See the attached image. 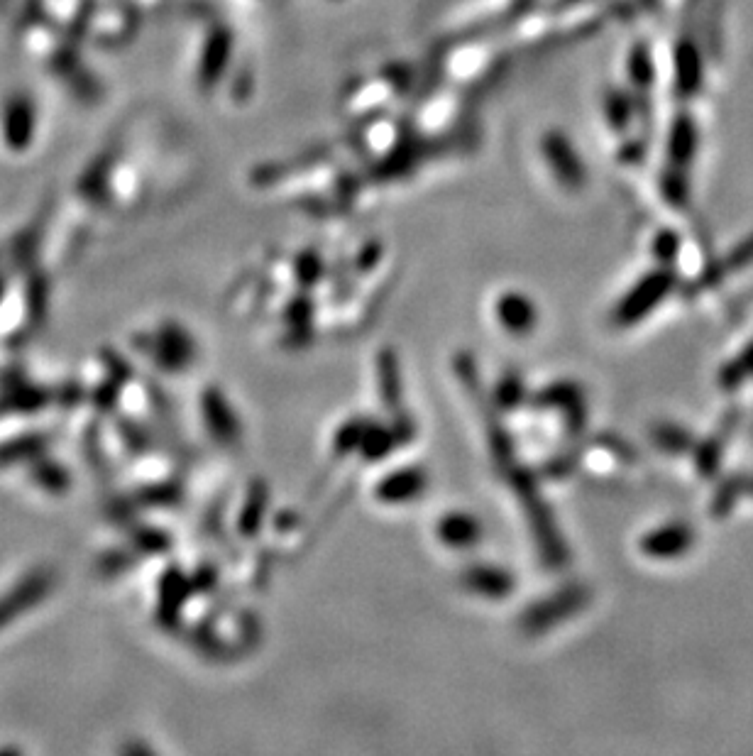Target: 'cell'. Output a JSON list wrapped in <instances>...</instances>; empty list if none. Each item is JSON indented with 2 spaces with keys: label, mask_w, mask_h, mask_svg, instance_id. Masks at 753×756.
<instances>
[{
  "label": "cell",
  "mask_w": 753,
  "mask_h": 756,
  "mask_svg": "<svg viewBox=\"0 0 753 756\" xmlns=\"http://www.w3.org/2000/svg\"><path fill=\"white\" fill-rule=\"evenodd\" d=\"M692 544V529L685 524H668L643 536L641 549L653 558H675L685 553Z\"/></svg>",
  "instance_id": "obj_2"
},
{
  "label": "cell",
  "mask_w": 753,
  "mask_h": 756,
  "mask_svg": "<svg viewBox=\"0 0 753 756\" xmlns=\"http://www.w3.org/2000/svg\"><path fill=\"white\" fill-rule=\"evenodd\" d=\"M502 390H511V392H521V380H519V377H516V380H509V382H504V387H502ZM516 402H519V397H511V399H504V407H511V404H516Z\"/></svg>",
  "instance_id": "obj_10"
},
{
  "label": "cell",
  "mask_w": 753,
  "mask_h": 756,
  "mask_svg": "<svg viewBox=\"0 0 753 756\" xmlns=\"http://www.w3.org/2000/svg\"><path fill=\"white\" fill-rule=\"evenodd\" d=\"M497 314H499V321H502V326L507 328L509 333H516V336L529 333L533 328V323H536L538 319L531 301L526 297H521V294H507V297L499 301Z\"/></svg>",
  "instance_id": "obj_5"
},
{
  "label": "cell",
  "mask_w": 753,
  "mask_h": 756,
  "mask_svg": "<svg viewBox=\"0 0 753 756\" xmlns=\"http://www.w3.org/2000/svg\"><path fill=\"white\" fill-rule=\"evenodd\" d=\"M426 490V475L423 470H397L389 478L382 480V485L377 487L379 500L387 504H406L414 497H419Z\"/></svg>",
  "instance_id": "obj_3"
},
{
  "label": "cell",
  "mask_w": 753,
  "mask_h": 756,
  "mask_svg": "<svg viewBox=\"0 0 753 756\" xmlns=\"http://www.w3.org/2000/svg\"><path fill=\"white\" fill-rule=\"evenodd\" d=\"M438 534L450 549H470L480 541V522L465 512L445 514L441 524H438Z\"/></svg>",
  "instance_id": "obj_4"
},
{
  "label": "cell",
  "mask_w": 753,
  "mask_h": 756,
  "mask_svg": "<svg viewBox=\"0 0 753 756\" xmlns=\"http://www.w3.org/2000/svg\"><path fill=\"white\" fill-rule=\"evenodd\" d=\"M749 377H753V343L734 360V363H729L727 367H724L722 375H719V382H722L724 390L731 392V390H739Z\"/></svg>",
  "instance_id": "obj_7"
},
{
  "label": "cell",
  "mask_w": 753,
  "mask_h": 756,
  "mask_svg": "<svg viewBox=\"0 0 753 756\" xmlns=\"http://www.w3.org/2000/svg\"><path fill=\"white\" fill-rule=\"evenodd\" d=\"M465 583L470 585L472 590L485 595H504L511 588L509 575L497 571V568H472V571L467 573Z\"/></svg>",
  "instance_id": "obj_6"
},
{
  "label": "cell",
  "mask_w": 753,
  "mask_h": 756,
  "mask_svg": "<svg viewBox=\"0 0 753 756\" xmlns=\"http://www.w3.org/2000/svg\"><path fill=\"white\" fill-rule=\"evenodd\" d=\"M749 262H753V238H749L744 245H739V248L731 252L727 260H724L722 270H719L717 275L709 279V282H717V279L727 277L729 272H736V270H741V267H746Z\"/></svg>",
  "instance_id": "obj_8"
},
{
  "label": "cell",
  "mask_w": 753,
  "mask_h": 756,
  "mask_svg": "<svg viewBox=\"0 0 753 756\" xmlns=\"http://www.w3.org/2000/svg\"><path fill=\"white\" fill-rule=\"evenodd\" d=\"M670 277L668 275H651L648 279H643L639 287L629 294L621 306L617 309V319L619 326H626V323H634L643 319L646 314H651L656 309V304L661 301L670 289Z\"/></svg>",
  "instance_id": "obj_1"
},
{
  "label": "cell",
  "mask_w": 753,
  "mask_h": 756,
  "mask_svg": "<svg viewBox=\"0 0 753 756\" xmlns=\"http://www.w3.org/2000/svg\"><path fill=\"white\" fill-rule=\"evenodd\" d=\"M658 436H661V446L673 453L685 451V448L690 446V438H687L685 431L678 429V426H673V429H661L658 431Z\"/></svg>",
  "instance_id": "obj_9"
}]
</instances>
